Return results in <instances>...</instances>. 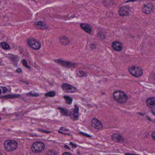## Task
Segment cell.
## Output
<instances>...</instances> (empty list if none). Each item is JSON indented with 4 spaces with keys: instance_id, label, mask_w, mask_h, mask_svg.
Instances as JSON below:
<instances>
[{
    "instance_id": "cell-1",
    "label": "cell",
    "mask_w": 155,
    "mask_h": 155,
    "mask_svg": "<svg viewBox=\"0 0 155 155\" xmlns=\"http://www.w3.org/2000/svg\"><path fill=\"white\" fill-rule=\"evenodd\" d=\"M113 97L117 102L121 104L125 103L128 100L127 95L121 91H115L113 93Z\"/></svg>"
},
{
    "instance_id": "cell-2",
    "label": "cell",
    "mask_w": 155,
    "mask_h": 155,
    "mask_svg": "<svg viewBox=\"0 0 155 155\" xmlns=\"http://www.w3.org/2000/svg\"><path fill=\"white\" fill-rule=\"evenodd\" d=\"M16 141L12 140H7L5 141L4 144V148L8 152H12L15 150L17 146Z\"/></svg>"
},
{
    "instance_id": "cell-3",
    "label": "cell",
    "mask_w": 155,
    "mask_h": 155,
    "mask_svg": "<svg viewBox=\"0 0 155 155\" xmlns=\"http://www.w3.org/2000/svg\"><path fill=\"white\" fill-rule=\"evenodd\" d=\"M32 150L34 153H39L44 151L45 146L43 143L40 142H37L34 143L32 146Z\"/></svg>"
},
{
    "instance_id": "cell-4",
    "label": "cell",
    "mask_w": 155,
    "mask_h": 155,
    "mask_svg": "<svg viewBox=\"0 0 155 155\" xmlns=\"http://www.w3.org/2000/svg\"><path fill=\"white\" fill-rule=\"evenodd\" d=\"M28 45L34 50H39L41 47V44L39 41L34 38L28 39L27 41Z\"/></svg>"
},
{
    "instance_id": "cell-5",
    "label": "cell",
    "mask_w": 155,
    "mask_h": 155,
    "mask_svg": "<svg viewBox=\"0 0 155 155\" xmlns=\"http://www.w3.org/2000/svg\"><path fill=\"white\" fill-rule=\"evenodd\" d=\"M129 72L132 75L135 77L141 76L143 72L141 68L136 66H131L128 69Z\"/></svg>"
},
{
    "instance_id": "cell-6",
    "label": "cell",
    "mask_w": 155,
    "mask_h": 155,
    "mask_svg": "<svg viewBox=\"0 0 155 155\" xmlns=\"http://www.w3.org/2000/svg\"><path fill=\"white\" fill-rule=\"evenodd\" d=\"M62 89L64 91L67 93H75L77 91V89L75 87L68 84H63L62 85Z\"/></svg>"
},
{
    "instance_id": "cell-7",
    "label": "cell",
    "mask_w": 155,
    "mask_h": 155,
    "mask_svg": "<svg viewBox=\"0 0 155 155\" xmlns=\"http://www.w3.org/2000/svg\"><path fill=\"white\" fill-rule=\"evenodd\" d=\"M91 125L94 128L97 130L102 128L103 126L102 122L97 118H94L92 119L91 122Z\"/></svg>"
},
{
    "instance_id": "cell-8",
    "label": "cell",
    "mask_w": 155,
    "mask_h": 155,
    "mask_svg": "<svg viewBox=\"0 0 155 155\" xmlns=\"http://www.w3.org/2000/svg\"><path fill=\"white\" fill-rule=\"evenodd\" d=\"M154 10V7L153 5L150 3L146 4L143 6L142 10L143 12L146 14H150Z\"/></svg>"
},
{
    "instance_id": "cell-9",
    "label": "cell",
    "mask_w": 155,
    "mask_h": 155,
    "mask_svg": "<svg viewBox=\"0 0 155 155\" xmlns=\"http://www.w3.org/2000/svg\"><path fill=\"white\" fill-rule=\"evenodd\" d=\"M130 10L129 7L127 6H124L121 7L119 10V13L121 16H128L129 14Z\"/></svg>"
},
{
    "instance_id": "cell-10",
    "label": "cell",
    "mask_w": 155,
    "mask_h": 155,
    "mask_svg": "<svg viewBox=\"0 0 155 155\" xmlns=\"http://www.w3.org/2000/svg\"><path fill=\"white\" fill-rule=\"evenodd\" d=\"M112 47L115 51H119L122 49V45L121 42L118 41H115L112 43Z\"/></svg>"
},
{
    "instance_id": "cell-11",
    "label": "cell",
    "mask_w": 155,
    "mask_h": 155,
    "mask_svg": "<svg viewBox=\"0 0 155 155\" xmlns=\"http://www.w3.org/2000/svg\"><path fill=\"white\" fill-rule=\"evenodd\" d=\"M146 104L150 108H155V97H150L146 100Z\"/></svg>"
},
{
    "instance_id": "cell-12",
    "label": "cell",
    "mask_w": 155,
    "mask_h": 155,
    "mask_svg": "<svg viewBox=\"0 0 155 155\" xmlns=\"http://www.w3.org/2000/svg\"><path fill=\"white\" fill-rule=\"evenodd\" d=\"M111 139L114 141L117 142H123L124 141L123 138L120 135L117 134H113L111 136Z\"/></svg>"
},
{
    "instance_id": "cell-13",
    "label": "cell",
    "mask_w": 155,
    "mask_h": 155,
    "mask_svg": "<svg viewBox=\"0 0 155 155\" xmlns=\"http://www.w3.org/2000/svg\"><path fill=\"white\" fill-rule=\"evenodd\" d=\"M80 27L83 30L87 33H91L92 31V27L86 23H82L80 24Z\"/></svg>"
},
{
    "instance_id": "cell-14",
    "label": "cell",
    "mask_w": 155,
    "mask_h": 155,
    "mask_svg": "<svg viewBox=\"0 0 155 155\" xmlns=\"http://www.w3.org/2000/svg\"><path fill=\"white\" fill-rule=\"evenodd\" d=\"M59 42L64 45H67L69 43L70 41L68 38L65 36H62L60 37L59 38Z\"/></svg>"
},
{
    "instance_id": "cell-15",
    "label": "cell",
    "mask_w": 155,
    "mask_h": 155,
    "mask_svg": "<svg viewBox=\"0 0 155 155\" xmlns=\"http://www.w3.org/2000/svg\"><path fill=\"white\" fill-rule=\"evenodd\" d=\"M0 47L4 50H8V49H10V48L9 44L5 42H2V43H1Z\"/></svg>"
},
{
    "instance_id": "cell-16",
    "label": "cell",
    "mask_w": 155,
    "mask_h": 155,
    "mask_svg": "<svg viewBox=\"0 0 155 155\" xmlns=\"http://www.w3.org/2000/svg\"><path fill=\"white\" fill-rule=\"evenodd\" d=\"M19 95H9L7 96H2V97L3 98H16L19 97Z\"/></svg>"
},
{
    "instance_id": "cell-17",
    "label": "cell",
    "mask_w": 155,
    "mask_h": 155,
    "mask_svg": "<svg viewBox=\"0 0 155 155\" xmlns=\"http://www.w3.org/2000/svg\"><path fill=\"white\" fill-rule=\"evenodd\" d=\"M64 98L66 102L68 104H71L72 102V99L71 98L69 97V96H65Z\"/></svg>"
},
{
    "instance_id": "cell-18",
    "label": "cell",
    "mask_w": 155,
    "mask_h": 155,
    "mask_svg": "<svg viewBox=\"0 0 155 155\" xmlns=\"http://www.w3.org/2000/svg\"><path fill=\"white\" fill-rule=\"evenodd\" d=\"M55 95V93L54 91H50L49 93H47L45 94V96L49 97H53Z\"/></svg>"
},
{
    "instance_id": "cell-19",
    "label": "cell",
    "mask_w": 155,
    "mask_h": 155,
    "mask_svg": "<svg viewBox=\"0 0 155 155\" xmlns=\"http://www.w3.org/2000/svg\"><path fill=\"white\" fill-rule=\"evenodd\" d=\"M77 74L79 76H80V77H83V76H85V73H84V72H83L81 71H80V70H77Z\"/></svg>"
},
{
    "instance_id": "cell-20",
    "label": "cell",
    "mask_w": 155,
    "mask_h": 155,
    "mask_svg": "<svg viewBox=\"0 0 155 155\" xmlns=\"http://www.w3.org/2000/svg\"><path fill=\"white\" fill-rule=\"evenodd\" d=\"M22 64L24 66L26 67V68H28V69H30V66H28V64H27V62L26 61V60H23L22 61Z\"/></svg>"
},
{
    "instance_id": "cell-21",
    "label": "cell",
    "mask_w": 155,
    "mask_h": 155,
    "mask_svg": "<svg viewBox=\"0 0 155 155\" xmlns=\"http://www.w3.org/2000/svg\"><path fill=\"white\" fill-rule=\"evenodd\" d=\"M16 72H18V73H21V72H22V70H21V68H18V69H17L16 70Z\"/></svg>"
},
{
    "instance_id": "cell-22",
    "label": "cell",
    "mask_w": 155,
    "mask_h": 155,
    "mask_svg": "<svg viewBox=\"0 0 155 155\" xmlns=\"http://www.w3.org/2000/svg\"><path fill=\"white\" fill-rule=\"evenodd\" d=\"M152 138L154 140H155V132L152 133Z\"/></svg>"
},
{
    "instance_id": "cell-23",
    "label": "cell",
    "mask_w": 155,
    "mask_h": 155,
    "mask_svg": "<svg viewBox=\"0 0 155 155\" xmlns=\"http://www.w3.org/2000/svg\"><path fill=\"white\" fill-rule=\"evenodd\" d=\"M62 155H72L69 152H65Z\"/></svg>"
},
{
    "instance_id": "cell-24",
    "label": "cell",
    "mask_w": 155,
    "mask_h": 155,
    "mask_svg": "<svg viewBox=\"0 0 155 155\" xmlns=\"http://www.w3.org/2000/svg\"><path fill=\"white\" fill-rule=\"evenodd\" d=\"M126 155H133V154H126Z\"/></svg>"
},
{
    "instance_id": "cell-25",
    "label": "cell",
    "mask_w": 155,
    "mask_h": 155,
    "mask_svg": "<svg viewBox=\"0 0 155 155\" xmlns=\"http://www.w3.org/2000/svg\"><path fill=\"white\" fill-rule=\"evenodd\" d=\"M1 93H2V91L0 90V95L1 94Z\"/></svg>"
},
{
    "instance_id": "cell-26",
    "label": "cell",
    "mask_w": 155,
    "mask_h": 155,
    "mask_svg": "<svg viewBox=\"0 0 155 155\" xmlns=\"http://www.w3.org/2000/svg\"><path fill=\"white\" fill-rule=\"evenodd\" d=\"M0 155H2V153L0 152Z\"/></svg>"
},
{
    "instance_id": "cell-27",
    "label": "cell",
    "mask_w": 155,
    "mask_h": 155,
    "mask_svg": "<svg viewBox=\"0 0 155 155\" xmlns=\"http://www.w3.org/2000/svg\"><path fill=\"white\" fill-rule=\"evenodd\" d=\"M0 120H1V117H0Z\"/></svg>"
}]
</instances>
